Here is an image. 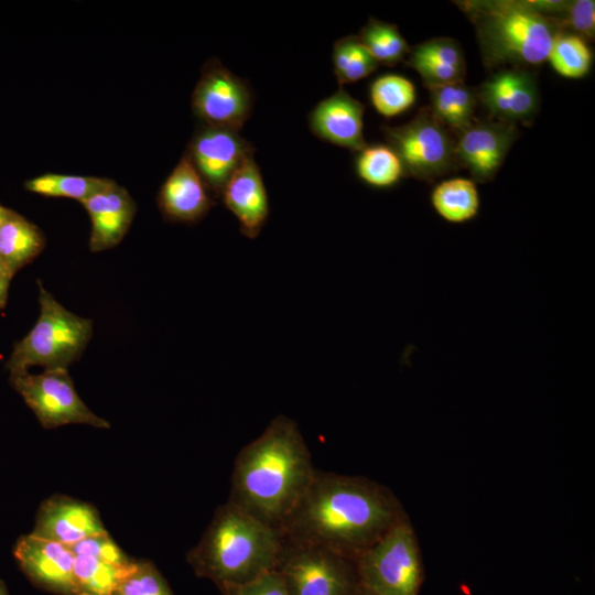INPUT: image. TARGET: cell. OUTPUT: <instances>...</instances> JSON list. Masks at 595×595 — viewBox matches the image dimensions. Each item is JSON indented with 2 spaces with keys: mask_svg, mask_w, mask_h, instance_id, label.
Returning <instances> with one entry per match:
<instances>
[{
  "mask_svg": "<svg viewBox=\"0 0 595 595\" xmlns=\"http://www.w3.org/2000/svg\"><path fill=\"white\" fill-rule=\"evenodd\" d=\"M401 519L398 502L385 487L316 469L279 531L285 540L326 548L355 561Z\"/></svg>",
  "mask_w": 595,
  "mask_h": 595,
  "instance_id": "1",
  "label": "cell"
},
{
  "mask_svg": "<svg viewBox=\"0 0 595 595\" xmlns=\"http://www.w3.org/2000/svg\"><path fill=\"white\" fill-rule=\"evenodd\" d=\"M315 470L295 421L278 415L237 454L228 500L280 530Z\"/></svg>",
  "mask_w": 595,
  "mask_h": 595,
  "instance_id": "2",
  "label": "cell"
},
{
  "mask_svg": "<svg viewBox=\"0 0 595 595\" xmlns=\"http://www.w3.org/2000/svg\"><path fill=\"white\" fill-rule=\"evenodd\" d=\"M281 532L227 500L219 506L186 560L196 576L217 588L249 583L277 570Z\"/></svg>",
  "mask_w": 595,
  "mask_h": 595,
  "instance_id": "3",
  "label": "cell"
},
{
  "mask_svg": "<svg viewBox=\"0 0 595 595\" xmlns=\"http://www.w3.org/2000/svg\"><path fill=\"white\" fill-rule=\"evenodd\" d=\"M456 3L473 23L484 64L490 68H528L542 64L561 31L530 1L467 0Z\"/></svg>",
  "mask_w": 595,
  "mask_h": 595,
  "instance_id": "4",
  "label": "cell"
},
{
  "mask_svg": "<svg viewBox=\"0 0 595 595\" xmlns=\"http://www.w3.org/2000/svg\"><path fill=\"white\" fill-rule=\"evenodd\" d=\"M40 315L32 329L13 345L4 367L10 374L30 367L67 369L84 353L93 321L66 310L37 280Z\"/></svg>",
  "mask_w": 595,
  "mask_h": 595,
  "instance_id": "5",
  "label": "cell"
},
{
  "mask_svg": "<svg viewBox=\"0 0 595 595\" xmlns=\"http://www.w3.org/2000/svg\"><path fill=\"white\" fill-rule=\"evenodd\" d=\"M360 583L376 595H418L422 583L419 547L412 528L394 523L356 560Z\"/></svg>",
  "mask_w": 595,
  "mask_h": 595,
  "instance_id": "6",
  "label": "cell"
},
{
  "mask_svg": "<svg viewBox=\"0 0 595 595\" xmlns=\"http://www.w3.org/2000/svg\"><path fill=\"white\" fill-rule=\"evenodd\" d=\"M277 571L289 595H351L360 585L354 560L284 538Z\"/></svg>",
  "mask_w": 595,
  "mask_h": 595,
  "instance_id": "7",
  "label": "cell"
},
{
  "mask_svg": "<svg viewBox=\"0 0 595 595\" xmlns=\"http://www.w3.org/2000/svg\"><path fill=\"white\" fill-rule=\"evenodd\" d=\"M382 132L408 176L431 182L456 167L455 141L429 108L402 126H383Z\"/></svg>",
  "mask_w": 595,
  "mask_h": 595,
  "instance_id": "8",
  "label": "cell"
},
{
  "mask_svg": "<svg viewBox=\"0 0 595 595\" xmlns=\"http://www.w3.org/2000/svg\"><path fill=\"white\" fill-rule=\"evenodd\" d=\"M10 382L34 412L44 429L66 424H86L109 429L110 423L98 416L79 398L67 369H44L42 374H10Z\"/></svg>",
  "mask_w": 595,
  "mask_h": 595,
  "instance_id": "9",
  "label": "cell"
},
{
  "mask_svg": "<svg viewBox=\"0 0 595 595\" xmlns=\"http://www.w3.org/2000/svg\"><path fill=\"white\" fill-rule=\"evenodd\" d=\"M195 115L206 126L239 131L250 117L252 94L249 86L219 61H208L192 96Z\"/></svg>",
  "mask_w": 595,
  "mask_h": 595,
  "instance_id": "10",
  "label": "cell"
},
{
  "mask_svg": "<svg viewBox=\"0 0 595 595\" xmlns=\"http://www.w3.org/2000/svg\"><path fill=\"white\" fill-rule=\"evenodd\" d=\"M489 119L531 126L539 111L536 75L529 68L505 67L491 74L476 90Z\"/></svg>",
  "mask_w": 595,
  "mask_h": 595,
  "instance_id": "11",
  "label": "cell"
},
{
  "mask_svg": "<svg viewBox=\"0 0 595 595\" xmlns=\"http://www.w3.org/2000/svg\"><path fill=\"white\" fill-rule=\"evenodd\" d=\"M187 154L207 188L220 197L231 174L253 149L236 130L206 126L194 136Z\"/></svg>",
  "mask_w": 595,
  "mask_h": 595,
  "instance_id": "12",
  "label": "cell"
},
{
  "mask_svg": "<svg viewBox=\"0 0 595 595\" xmlns=\"http://www.w3.org/2000/svg\"><path fill=\"white\" fill-rule=\"evenodd\" d=\"M517 126L493 119L474 120L455 142L456 165L466 169L473 181H491L519 136Z\"/></svg>",
  "mask_w": 595,
  "mask_h": 595,
  "instance_id": "13",
  "label": "cell"
},
{
  "mask_svg": "<svg viewBox=\"0 0 595 595\" xmlns=\"http://www.w3.org/2000/svg\"><path fill=\"white\" fill-rule=\"evenodd\" d=\"M13 554L37 587L56 595H75L74 554L68 547L30 533L18 540Z\"/></svg>",
  "mask_w": 595,
  "mask_h": 595,
  "instance_id": "14",
  "label": "cell"
},
{
  "mask_svg": "<svg viewBox=\"0 0 595 595\" xmlns=\"http://www.w3.org/2000/svg\"><path fill=\"white\" fill-rule=\"evenodd\" d=\"M104 532L107 530L94 506L68 496L55 495L41 504L31 533L69 548L83 539Z\"/></svg>",
  "mask_w": 595,
  "mask_h": 595,
  "instance_id": "15",
  "label": "cell"
},
{
  "mask_svg": "<svg viewBox=\"0 0 595 595\" xmlns=\"http://www.w3.org/2000/svg\"><path fill=\"white\" fill-rule=\"evenodd\" d=\"M219 198L238 220L242 236L255 239L260 235L268 221L270 207L253 154L248 155L231 174Z\"/></svg>",
  "mask_w": 595,
  "mask_h": 595,
  "instance_id": "16",
  "label": "cell"
},
{
  "mask_svg": "<svg viewBox=\"0 0 595 595\" xmlns=\"http://www.w3.org/2000/svg\"><path fill=\"white\" fill-rule=\"evenodd\" d=\"M365 106L346 90L321 100L309 115V126L317 138L358 152L367 143L364 139Z\"/></svg>",
  "mask_w": 595,
  "mask_h": 595,
  "instance_id": "17",
  "label": "cell"
},
{
  "mask_svg": "<svg viewBox=\"0 0 595 595\" xmlns=\"http://www.w3.org/2000/svg\"><path fill=\"white\" fill-rule=\"evenodd\" d=\"M208 191L185 153L162 184L158 204L163 215L173 221L196 223L214 205Z\"/></svg>",
  "mask_w": 595,
  "mask_h": 595,
  "instance_id": "18",
  "label": "cell"
},
{
  "mask_svg": "<svg viewBox=\"0 0 595 595\" xmlns=\"http://www.w3.org/2000/svg\"><path fill=\"white\" fill-rule=\"evenodd\" d=\"M82 204L91 223L89 248L93 252L117 246L128 232L137 212L128 191L116 182Z\"/></svg>",
  "mask_w": 595,
  "mask_h": 595,
  "instance_id": "19",
  "label": "cell"
},
{
  "mask_svg": "<svg viewBox=\"0 0 595 595\" xmlns=\"http://www.w3.org/2000/svg\"><path fill=\"white\" fill-rule=\"evenodd\" d=\"M407 65L421 77L430 89L464 82L466 64L461 45L450 37H435L412 47Z\"/></svg>",
  "mask_w": 595,
  "mask_h": 595,
  "instance_id": "20",
  "label": "cell"
},
{
  "mask_svg": "<svg viewBox=\"0 0 595 595\" xmlns=\"http://www.w3.org/2000/svg\"><path fill=\"white\" fill-rule=\"evenodd\" d=\"M44 247L45 237L40 228L17 212L0 227V261L13 275Z\"/></svg>",
  "mask_w": 595,
  "mask_h": 595,
  "instance_id": "21",
  "label": "cell"
},
{
  "mask_svg": "<svg viewBox=\"0 0 595 595\" xmlns=\"http://www.w3.org/2000/svg\"><path fill=\"white\" fill-rule=\"evenodd\" d=\"M429 91V109L445 128L459 133L475 120L476 91L464 82L430 88Z\"/></svg>",
  "mask_w": 595,
  "mask_h": 595,
  "instance_id": "22",
  "label": "cell"
},
{
  "mask_svg": "<svg viewBox=\"0 0 595 595\" xmlns=\"http://www.w3.org/2000/svg\"><path fill=\"white\" fill-rule=\"evenodd\" d=\"M430 199L439 216L452 224H463L474 219L480 206L475 182L465 177L440 182L431 192Z\"/></svg>",
  "mask_w": 595,
  "mask_h": 595,
  "instance_id": "23",
  "label": "cell"
},
{
  "mask_svg": "<svg viewBox=\"0 0 595 595\" xmlns=\"http://www.w3.org/2000/svg\"><path fill=\"white\" fill-rule=\"evenodd\" d=\"M357 176L367 185L386 190L405 176L400 158L388 144H366L355 160Z\"/></svg>",
  "mask_w": 595,
  "mask_h": 595,
  "instance_id": "24",
  "label": "cell"
},
{
  "mask_svg": "<svg viewBox=\"0 0 595 595\" xmlns=\"http://www.w3.org/2000/svg\"><path fill=\"white\" fill-rule=\"evenodd\" d=\"M134 563L120 566L88 555H74L75 595H112Z\"/></svg>",
  "mask_w": 595,
  "mask_h": 595,
  "instance_id": "25",
  "label": "cell"
},
{
  "mask_svg": "<svg viewBox=\"0 0 595 595\" xmlns=\"http://www.w3.org/2000/svg\"><path fill=\"white\" fill-rule=\"evenodd\" d=\"M115 181L96 176L44 173L24 183L26 191L48 197H65L80 203L108 188Z\"/></svg>",
  "mask_w": 595,
  "mask_h": 595,
  "instance_id": "26",
  "label": "cell"
},
{
  "mask_svg": "<svg viewBox=\"0 0 595 595\" xmlns=\"http://www.w3.org/2000/svg\"><path fill=\"white\" fill-rule=\"evenodd\" d=\"M357 36L378 64L394 66L403 62L411 50L397 25L374 18Z\"/></svg>",
  "mask_w": 595,
  "mask_h": 595,
  "instance_id": "27",
  "label": "cell"
},
{
  "mask_svg": "<svg viewBox=\"0 0 595 595\" xmlns=\"http://www.w3.org/2000/svg\"><path fill=\"white\" fill-rule=\"evenodd\" d=\"M530 3L544 17L554 21L561 30L585 39H593L595 33V2L593 0L574 1H532Z\"/></svg>",
  "mask_w": 595,
  "mask_h": 595,
  "instance_id": "28",
  "label": "cell"
},
{
  "mask_svg": "<svg viewBox=\"0 0 595 595\" xmlns=\"http://www.w3.org/2000/svg\"><path fill=\"white\" fill-rule=\"evenodd\" d=\"M548 60L559 75L581 78L591 69L593 53L583 37L561 30L552 42Z\"/></svg>",
  "mask_w": 595,
  "mask_h": 595,
  "instance_id": "29",
  "label": "cell"
},
{
  "mask_svg": "<svg viewBox=\"0 0 595 595\" xmlns=\"http://www.w3.org/2000/svg\"><path fill=\"white\" fill-rule=\"evenodd\" d=\"M332 60L339 87L367 77L379 65L357 35L337 40L333 46Z\"/></svg>",
  "mask_w": 595,
  "mask_h": 595,
  "instance_id": "30",
  "label": "cell"
},
{
  "mask_svg": "<svg viewBox=\"0 0 595 595\" xmlns=\"http://www.w3.org/2000/svg\"><path fill=\"white\" fill-rule=\"evenodd\" d=\"M370 101L381 116H399L411 108L416 100L413 83L399 74H383L369 87Z\"/></svg>",
  "mask_w": 595,
  "mask_h": 595,
  "instance_id": "31",
  "label": "cell"
},
{
  "mask_svg": "<svg viewBox=\"0 0 595 595\" xmlns=\"http://www.w3.org/2000/svg\"><path fill=\"white\" fill-rule=\"evenodd\" d=\"M112 595H173L156 566L149 561H136Z\"/></svg>",
  "mask_w": 595,
  "mask_h": 595,
  "instance_id": "32",
  "label": "cell"
},
{
  "mask_svg": "<svg viewBox=\"0 0 595 595\" xmlns=\"http://www.w3.org/2000/svg\"><path fill=\"white\" fill-rule=\"evenodd\" d=\"M69 549L74 555H88L120 566L131 565L136 561L121 550L108 532L83 539Z\"/></svg>",
  "mask_w": 595,
  "mask_h": 595,
  "instance_id": "33",
  "label": "cell"
},
{
  "mask_svg": "<svg viewBox=\"0 0 595 595\" xmlns=\"http://www.w3.org/2000/svg\"><path fill=\"white\" fill-rule=\"evenodd\" d=\"M220 595H289L280 573L274 570L241 585L218 587Z\"/></svg>",
  "mask_w": 595,
  "mask_h": 595,
  "instance_id": "34",
  "label": "cell"
},
{
  "mask_svg": "<svg viewBox=\"0 0 595 595\" xmlns=\"http://www.w3.org/2000/svg\"><path fill=\"white\" fill-rule=\"evenodd\" d=\"M12 278L13 274L4 266L0 264V310L7 304L10 281Z\"/></svg>",
  "mask_w": 595,
  "mask_h": 595,
  "instance_id": "35",
  "label": "cell"
},
{
  "mask_svg": "<svg viewBox=\"0 0 595 595\" xmlns=\"http://www.w3.org/2000/svg\"><path fill=\"white\" fill-rule=\"evenodd\" d=\"M14 210L0 204V227L11 217Z\"/></svg>",
  "mask_w": 595,
  "mask_h": 595,
  "instance_id": "36",
  "label": "cell"
},
{
  "mask_svg": "<svg viewBox=\"0 0 595 595\" xmlns=\"http://www.w3.org/2000/svg\"><path fill=\"white\" fill-rule=\"evenodd\" d=\"M351 595H376L371 591H369L367 587H365L361 583L357 587V589Z\"/></svg>",
  "mask_w": 595,
  "mask_h": 595,
  "instance_id": "37",
  "label": "cell"
},
{
  "mask_svg": "<svg viewBox=\"0 0 595 595\" xmlns=\"http://www.w3.org/2000/svg\"><path fill=\"white\" fill-rule=\"evenodd\" d=\"M0 595H8L6 584L0 580Z\"/></svg>",
  "mask_w": 595,
  "mask_h": 595,
  "instance_id": "38",
  "label": "cell"
},
{
  "mask_svg": "<svg viewBox=\"0 0 595 595\" xmlns=\"http://www.w3.org/2000/svg\"><path fill=\"white\" fill-rule=\"evenodd\" d=\"M0 264H2L1 261H0ZM2 266H3V264H2Z\"/></svg>",
  "mask_w": 595,
  "mask_h": 595,
  "instance_id": "39",
  "label": "cell"
}]
</instances>
